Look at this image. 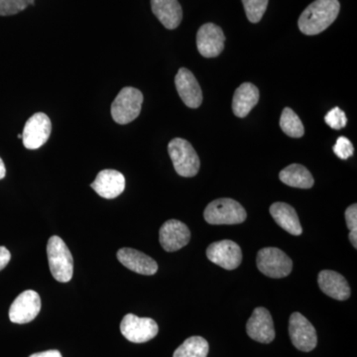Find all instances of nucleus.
Returning <instances> with one entry per match:
<instances>
[{
  "label": "nucleus",
  "mask_w": 357,
  "mask_h": 357,
  "mask_svg": "<svg viewBox=\"0 0 357 357\" xmlns=\"http://www.w3.org/2000/svg\"><path fill=\"white\" fill-rule=\"evenodd\" d=\"M248 337L261 344H270L275 338V328L271 314L265 307H256L246 324Z\"/></svg>",
  "instance_id": "nucleus-14"
},
{
  "label": "nucleus",
  "mask_w": 357,
  "mask_h": 357,
  "mask_svg": "<svg viewBox=\"0 0 357 357\" xmlns=\"http://www.w3.org/2000/svg\"><path fill=\"white\" fill-rule=\"evenodd\" d=\"M356 232V230H351V231L349 232V241H351L352 245H354V248L356 249L357 248Z\"/></svg>",
  "instance_id": "nucleus-32"
},
{
  "label": "nucleus",
  "mask_w": 357,
  "mask_h": 357,
  "mask_svg": "<svg viewBox=\"0 0 357 357\" xmlns=\"http://www.w3.org/2000/svg\"><path fill=\"white\" fill-rule=\"evenodd\" d=\"M35 0H0V16H11L34 6Z\"/></svg>",
  "instance_id": "nucleus-26"
},
{
  "label": "nucleus",
  "mask_w": 357,
  "mask_h": 357,
  "mask_svg": "<svg viewBox=\"0 0 357 357\" xmlns=\"http://www.w3.org/2000/svg\"><path fill=\"white\" fill-rule=\"evenodd\" d=\"M52 123L48 115L44 112L33 114L23 129V145L29 150L38 149L50 138Z\"/></svg>",
  "instance_id": "nucleus-9"
},
{
  "label": "nucleus",
  "mask_w": 357,
  "mask_h": 357,
  "mask_svg": "<svg viewBox=\"0 0 357 357\" xmlns=\"http://www.w3.org/2000/svg\"><path fill=\"white\" fill-rule=\"evenodd\" d=\"M208 349V342L204 337H191L176 349L173 357H206Z\"/></svg>",
  "instance_id": "nucleus-23"
},
{
  "label": "nucleus",
  "mask_w": 357,
  "mask_h": 357,
  "mask_svg": "<svg viewBox=\"0 0 357 357\" xmlns=\"http://www.w3.org/2000/svg\"><path fill=\"white\" fill-rule=\"evenodd\" d=\"M47 255L54 278L61 283L70 281L74 273V259L70 249L61 237L54 236L49 238Z\"/></svg>",
  "instance_id": "nucleus-2"
},
{
  "label": "nucleus",
  "mask_w": 357,
  "mask_h": 357,
  "mask_svg": "<svg viewBox=\"0 0 357 357\" xmlns=\"http://www.w3.org/2000/svg\"><path fill=\"white\" fill-rule=\"evenodd\" d=\"M41 310L39 294L33 290L24 291L14 300L9 309V319L14 324H28L38 316Z\"/></svg>",
  "instance_id": "nucleus-11"
},
{
  "label": "nucleus",
  "mask_w": 357,
  "mask_h": 357,
  "mask_svg": "<svg viewBox=\"0 0 357 357\" xmlns=\"http://www.w3.org/2000/svg\"><path fill=\"white\" fill-rule=\"evenodd\" d=\"M6 175V165H4L3 161L0 158V180H2Z\"/></svg>",
  "instance_id": "nucleus-33"
},
{
  "label": "nucleus",
  "mask_w": 357,
  "mask_h": 357,
  "mask_svg": "<svg viewBox=\"0 0 357 357\" xmlns=\"http://www.w3.org/2000/svg\"><path fill=\"white\" fill-rule=\"evenodd\" d=\"M91 187L102 198L115 199L126 189V178L119 171L107 169L98 174Z\"/></svg>",
  "instance_id": "nucleus-16"
},
{
  "label": "nucleus",
  "mask_w": 357,
  "mask_h": 357,
  "mask_svg": "<svg viewBox=\"0 0 357 357\" xmlns=\"http://www.w3.org/2000/svg\"><path fill=\"white\" fill-rule=\"evenodd\" d=\"M206 256L211 262L225 270L236 269L243 262L241 246L227 239L211 243L206 249Z\"/></svg>",
  "instance_id": "nucleus-10"
},
{
  "label": "nucleus",
  "mask_w": 357,
  "mask_h": 357,
  "mask_svg": "<svg viewBox=\"0 0 357 357\" xmlns=\"http://www.w3.org/2000/svg\"><path fill=\"white\" fill-rule=\"evenodd\" d=\"M289 335L296 349L301 351L310 352L318 344L316 328L302 314L296 312L289 319Z\"/></svg>",
  "instance_id": "nucleus-7"
},
{
  "label": "nucleus",
  "mask_w": 357,
  "mask_h": 357,
  "mask_svg": "<svg viewBox=\"0 0 357 357\" xmlns=\"http://www.w3.org/2000/svg\"><path fill=\"white\" fill-rule=\"evenodd\" d=\"M345 220L349 230H357V204H354L344 213Z\"/></svg>",
  "instance_id": "nucleus-29"
},
{
  "label": "nucleus",
  "mask_w": 357,
  "mask_h": 357,
  "mask_svg": "<svg viewBox=\"0 0 357 357\" xmlns=\"http://www.w3.org/2000/svg\"><path fill=\"white\" fill-rule=\"evenodd\" d=\"M279 178L284 184L298 189H311L314 184L311 172L300 164L286 167L279 174Z\"/></svg>",
  "instance_id": "nucleus-22"
},
{
  "label": "nucleus",
  "mask_w": 357,
  "mask_h": 357,
  "mask_svg": "<svg viewBox=\"0 0 357 357\" xmlns=\"http://www.w3.org/2000/svg\"><path fill=\"white\" fill-rule=\"evenodd\" d=\"M204 220L210 225H239L245 222L248 213L238 202L229 198L215 199L208 204L204 213Z\"/></svg>",
  "instance_id": "nucleus-3"
},
{
  "label": "nucleus",
  "mask_w": 357,
  "mask_h": 357,
  "mask_svg": "<svg viewBox=\"0 0 357 357\" xmlns=\"http://www.w3.org/2000/svg\"><path fill=\"white\" fill-rule=\"evenodd\" d=\"M29 357H62V354L58 351H47L32 354Z\"/></svg>",
  "instance_id": "nucleus-31"
},
{
  "label": "nucleus",
  "mask_w": 357,
  "mask_h": 357,
  "mask_svg": "<svg viewBox=\"0 0 357 357\" xmlns=\"http://www.w3.org/2000/svg\"><path fill=\"white\" fill-rule=\"evenodd\" d=\"M18 138H20V139H22V134H20V135H18Z\"/></svg>",
  "instance_id": "nucleus-34"
},
{
  "label": "nucleus",
  "mask_w": 357,
  "mask_h": 357,
  "mask_svg": "<svg viewBox=\"0 0 357 357\" xmlns=\"http://www.w3.org/2000/svg\"><path fill=\"white\" fill-rule=\"evenodd\" d=\"M117 259L131 271L141 275H154L158 271V264L153 258L133 248H121L117 251Z\"/></svg>",
  "instance_id": "nucleus-17"
},
{
  "label": "nucleus",
  "mask_w": 357,
  "mask_h": 357,
  "mask_svg": "<svg viewBox=\"0 0 357 357\" xmlns=\"http://www.w3.org/2000/svg\"><path fill=\"white\" fill-rule=\"evenodd\" d=\"M259 100V91L251 83H244L236 89L232 100V112L239 119L248 116Z\"/></svg>",
  "instance_id": "nucleus-21"
},
{
  "label": "nucleus",
  "mask_w": 357,
  "mask_h": 357,
  "mask_svg": "<svg viewBox=\"0 0 357 357\" xmlns=\"http://www.w3.org/2000/svg\"><path fill=\"white\" fill-rule=\"evenodd\" d=\"M143 100L139 89L132 86L122 89L112 105V119L122 126L135 121L139 116Z\"/></svg>",
  "instance_id": "nucleus-5"
},
{
  "label": "nucleus",
  "mask_w": 357,
  "mask_h": 357,
  "mask_svg": "<svg viewBox=\"0 0 357 357\" xmlns=\"http://www.w3.org/2000/svg\"><path fill=\"white\" fill-rule=\"evenodd\" d=\"M270 215L274 218L279 227L292 234V236H301L303 227L301 225L297 211L290 204L286 203H274L270 206Z\"/></svg>",
  "instance_id": "nucleus-20"
},
{
  "label": "nucleus",
  "mask_w": 357,
  "mask_h": 357,
  "mask_svg": "<svg viewBox=\"0 0 357 357\" xmlns=\"http://www.w3.org/2000/svg\"><path fill=\"white\" fill-rule=\"evenodd\" d=\"M256 264L261 273L275 279L285 278L293 269L291 258L276 248H262L258 251Z\"/></svg>",
  "instance_id": "nucleus-6"
},
{
  "label": "nucleus",
  "mask_w": 357,
  "mask_h": 357,
  "mask_svg": "<svg viewBox=\"0 0 357 357\" xmlns=\"http://www.w3.org/2000/svg\"><path fill=\"white\" fill-rule=\"evenodd\" d=\"M319 287L328 297L345 301L351 297V287L342 274L333 270H323L318 276Z\"/></svg>",
  "instance_id": "nucleus-18"
},
{
  "label": "nucleus",
  "mask_w": 357,
  "mask_h": 357,
  "mask_svg": "<svg viewBox=\"0 0 357 357\" xmlns=\"http://www.w3.org/2000/svg\"><path fill=\"white\" fill-rule=\"evenodd\" d=\"M280 128L284 133L292 138L302 137L305 133L303 122L290 107H285L282 112Z\"/></svg>",
  "instance_id": "nucleus-24"
},
{
  "label": "nucleus",
  "mask_w": 357,
  "mask_h": 357,
  "mask_svg": "<svg viewBox=\"0 0 357 357\" xmlns=\"http://www.w3.org/2000/svg\"><path fill=\"white\" fill-rule=\"evenodd\" d=\"M225 36L222 28L213 23H206L197 34V47L204 58H215L225 49Z\"/></svg>",
  "instance_id": "nucleus-13"
},
{
  "label": "nucleus",
  "mask_w": 357,
  "mask_h": 357,
  "mask_svg": "<svg viewBox=\"0 0 357 357\" xmlns=\"http://www.w3.org/2000/svg\"><path fill=\"white\" fill-rule=\"evenodd\" d=\"M121 332L129 342L143 344L153 340L159 332V328L154 319L128 314L122 319Z\"/></svg>",
  "instance_id": "nucleus-8"
},
{
  "label": "nucleus",
  "mask_w": 357,
  "mask_h": 357,
  "mask_svg": "<svg viewBox=\"0 0 357 357\" xmlns=\"http://www.w3.org/2000/svg\"><path fill=\"white\" fill-rule=\"evenodd\" d=\"M340 10L338 0H316L301 14L298 25L305 35H318L337 20Z\"/></svg>",
  "instance_id": "nucleus-1"
},
{
  "label": "nucleus",
  "mask_w": 357,
  "mask_h": 357,
  "mask_svg": "<svg viewBox=\"0 0 357 357\" xmlns=\"http://www.w3.org/2000/svg\"><path fill=\"white\" fill-rule=\"evenodd\" d=\"M175 84L183 102L190 109H198L203 102V91L191 70L181 68L176 75Z\"/></svg>",
  "instance_id": "nucleus-15"
},
{
  "label": "nucleus",
  "mask_w": 357,
  "mask_h": 357,
  "mask_svg": "<svg viewBox=\"0 0 357 357\" xmlns=\"http://www.w3.org/2000/svg\"><path fill=\"white\" fill-rule=\"evenodd\" d=\"M191 231L184 222L180 220H167L159 231V241L164 250L175 252L190 243Z\"/></svg>",
  "instance_id": "nucleus-12"
},
{
  "label": "nucleus",
  "mask_w": 357,
  "mask_h": 357,
  "mask_svg": "<svg viewBox=\"0 0 357 357\" xmlns=\"http://www.w3.org/2000/svg\"><path fill=\"white\" fill-rule=\"evenodd\" d=\"M333 149L338 158L342 160L351 158L354 153V145H352L351 140L345 137V136H340V137L337 138Z\"/></svg>",
  "instance_id": "nucleus-28"
},
{
  "label": "nucleus",
  "mask_w": 357,
  "mask_h": 357,
  "mask_svg": "<svg viewBox=\"0 0 357 357\" xmlns=\"http://www.w3.org/2000/svg\"><path fill=\"white\" fill-rule=\"evenodd\" d=\"M325 121L331 128L340 130V129L347 126V115H345L344 110L340 109V107H333V109H331L330 112L326 114Z\"/></svg>",
  "instance_id": "nucleus-27"
},
{
  "label": "nucleus",
  "mask_w": 357,
  "mask_h": 357,
  "mask_svg": "<svg viewBox=\"0 0 357 357\" xmlns=\"http://www.w3.org/2000/svg\"><path fill=\"white\" fill-rule=\"evenodd\" d=\"M269 0H243L244 10L251 23H258L266 11Z\"/></svg>",
  "instance_id": "nucleus-25"
},
{
  "label": "nucleus",
  "mask_w": 357,
  "mask_h": 357,
  "mask_svg": "<svg viewBox=\"0 0 357 357\" xmlns=\"http://www.w3.org/2000/svg\"><path fill=\"white\" fill-rule=\"evenodd\" d=\"M11 259V255L8 249L4 246H0V271L7 266Z\"/></svg>",
  "instance_id": "nucleus-30"
},
{
  "label": "nucleus",
  "mask_w": 357,
  "mask_h": 357,
  "mask_svg": "<svg viewBox=\"0 0 357 357\" xmlns=\"http://www.w3.org/2000/svg\"><path fill=\"white\" fill-rule=\"evenodd\" d=\"M168 153L178 175L191 178L199 173L201 162L196 150L189 141L183 138H174L169 142Z\"/></svg>",
  "instance_id": "nucleus-4"
},
{
  "label": "nucleus",
  "mask_w": 357,
  "mask_h": 357,
  "mask_svg": "<svg viewBox=\"0 0 357 357\" xmlns=\"http://www.w3.org/2000/svg\"><path fill=\"white\" fill-rule=\"evenodd\" d=\"M151 8L167 29H176L182 22L183 10L178 0H151Z\"/></svg>",
  "instance_id": "nucleus-19"
}]
</instances>
